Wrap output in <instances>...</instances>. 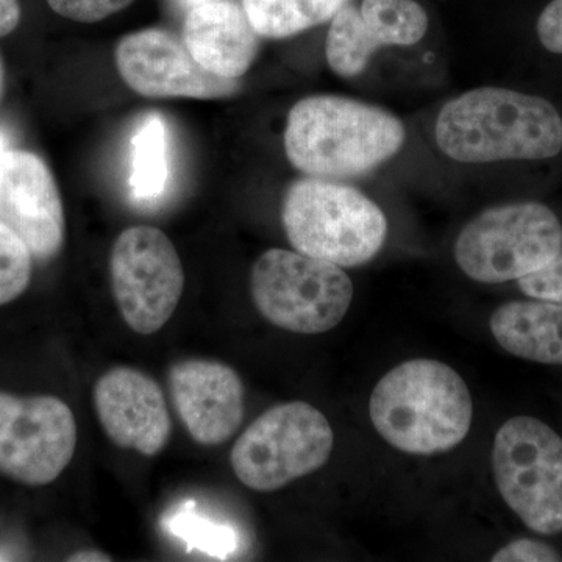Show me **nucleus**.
<instances>
[{
	"instance_id": "obj_11",
	"label": "nucleus",
	"mask_w": 562,
	"mask_h": 562,
	"mask_svg": "<svg viewBox=\"0 0 562 562\" xmlns=\"http://www.w3.org/2000/svg\"><path fill=\"white\" fill-rule=\"evenodd\" d=\"M122 80L144 98L225 99L236 94L238 81L203 69L176 36L158 29L131 33L117 43Z\"/></svg>"
},
{
	"instance_id": "obj_28",
	"label": "nucleus",
	"mask_w": 562,
	"mask_h": 562,
	"mask_svg": "<svg viewBox=\"0 0 562 562\" xmlns=\"http://www.w3.org/2000/svg\"><path fill=\"white\" fill-rule=\"evenodd\" d=\"M68 561L74 562H109L111 561L110 554L99 552V550H81L70 554Z\"/></svg>"
},
{
	"instance_id": "obj_9",
	"label": "nucleus",
	"mask_w": 562,
	"mask_h": 562,
	"mask_svg": "<svg viewBox=\"0 0 562 562\" xmlns=\"http://www.w3.org/2000/svg\"><path fill=\"white\" fill-rule=\"evenodd\" d=\"M111 290L122 319L138 335L160 331L184 290L183 265L160 228L136 225L117 236L110 255Z\"/></svg>"
},
{
	"instance_id": "obj_3",
	"label": "nucleus",
	"mask_w": 562,
	"mask_h": 562,
	"mask_svg": "<svg viewBox=\"0 0 562 562\" xmlns=\"http://www.w3.org/2000/svg\"><path fill=\"white\" fill-rule=\"evenodd\" d=\"M376 432L403 453L449 452L469 435L473 403L460 373L441 361L409 360L380 380L369 402Z\"/></svg>"
},
{
	"instance_id": "obj_5",
	"label": "nucleus",
	"mask_w": 562,
	"mask_h": 562,
	"mask_svg": "<svg viewBox=\"0 0 562 562\" xmlns=\"http://www.w3.org/2000/svg\"><path fill=\"white\" fill-rule=\"evenodd\" d=\"M255 306L281 330L321 335L341 324L353 299V284L341 266L301 251H265L250 273Z\"/></svg>"
},
{
	"instance_id": "obj_25",
	"label": "nucleus",
	"mask_w": 562,
	"mask_h": 562,
	"mask_svg": "<svg viewBox=\"0 0 562 562\" xmlns=\"http://www.w3.org/2000/svg\"><path fill=\"white\" fill-rule=\"evenodd\" d=\"M561 553L547 542L536 539H517L492 557V562H557Z\"/></svg>"
},
{
	"instance_id": "obj_30",
	"label": "nucleus",
	"mask_w": 562,
	"mask_h": 562,
	"mask_svg": "<svg viewBox=\"0 0 562 562\" xmlns=\"http://www.w3.org/2000/svg\"><path fill=\"white\" fill-rule=\"evenodd\" d=\"M10 150H13V147H11L9 132H7L5 128L0 127V158H2L3 155L9 154Z\"/></svg>"
},
{
	"instance_id": "obj_22",
	"label": "nucleus",
	"mask_w": 562,
	"mask_h": 562,
	"mask_svg": "<svg viewBox=\"0 0 562 562\" xmlns=\"http://www.w3.org/2000/svg\"><path fill=\"white\" fill-rule=\"evenodd\" d=\"M32 251L5 225L0 224V306L27 290L32 279Z\"/></svg>"
},
{
	"instance_id": "obj_26",
	"label": "nucleus",
	"mask_w": 562,
	"mask_h": 562,
	"mask_svg": "<svg viewBox=\"0 0 562 562\" xmlns=\"http://www.w3.org/2000/svg\"><path fill=\"white\" fill-rule=\"evenodd\" d=\"M536 32L543 49L562 55V0H552L542 10Z\"/></svg>"
},
{
	"instance_id": "obj_17",
	"label": "nucleus",
	"mask_w": 562,
	"mask_h": 562,
	"mask_svg": "<svg viewBox=\"0 0 562 562\" xmlns=\"http://www.w3.org/2000/svg\"><path fill=\"white\" fill-rule=\"evenodd\" d=\"M342 0H243L251 27L266 38H288L330 21Z\"/></svg>"
},
{
	"instance_id": "obj_29",
	"label": "nucleus",
	"mask_w": 562,
	"mask_h": 562,
	"mask_svg": "<svg viewBox=\"0 0 562 562\" xmlns=\"http://www.w3.org/2000/svg\"><path fill=\"white\" fill-rule=\"evenodd\" d=\"M206 2H214V0H169L173 10L180 11V13L184 14H187L191 9H194V7L202 5V3Z\"/></svg>"
},
{
	"instance_id": "obj_16",
	"label": "nucleus",
	"mask_w": 562,
	"mask_h": 562,
	"mask_svg": "<svg viewBox=\"0 0 562 562\" xmlns=\"http://www.w3.org/2000/svg\"><path fill=\"white\" fill-rule=\"evenodd\" d=\"M490 327L495 341L514 357L562 366V303H505L492 313Z\"/></svg>"
},
{
	"instance_id": "obj_31",
	"label": "nucleus",
	"mask_w": 562,
	"mask_h": 562,
	"mask_svg": "<svg viewBox=\"0 0 562 562\" xmlns=\"http://www.w3.org/2000/svg\"><path fill=\"white\" fill-rule=\"evenodd\" d=\"M3 79H5V76H3V65L2 60H0V95H2L3 91Z\"/></svg>"
},
{
	"instance_id": "obj_14",
	"label": "nucleus",
	"mask_w": 562,
	"mask_h": 562,
	"mask_svg": "<svg viewBox=\"0 0 562 562\" xmlns=\"http://www.w3.org/2000/svg\"><path fill=\"white\" fill-rule=\"evenodd\" d=\"M168 383L177 414L201 446H221L241 427L246 392L231 366L210 360L176 362Z\"/></svg>"
},
{
	"instance_id": "obj_23",
	"label": "nucleus",
	"mask_w": 562,
	"mask_h": 562,
	"mask_svg": "<svg viewBox=\"0 0 562 562\" xmlns=\"http://www.w3.org/2000/svg\"><path fill=\"white\" fill-rule=\"evenodd\" d=\"M50 9L66 20L92 24L120 13L135 0H47Z\"/></svg>"
},
{
	"instance_id": "obj_21",
	"label": "nucleus",
	"mask_w": 562,
	"mask_h": 562,
	"mask_svg": "<svg viewBox=\"0 0 562 562\" xmlns=\"http://www.w3.org/2000/svg\"><path fill=\"white\" fill-rule=\"evenodd\" d=\"M169 530L191 547L213 557L227 558L238 547V535L231 527L216 525L184 509L166 520Z\"/></svg>"
},
{
	"instance_id": "obj_2",
	"label": "nucleus",
	"mask_w": 562,
	"mask_h": 562,
	"mask_svg": "<svg viewBox=\"0 0 562 562\" xmlns=\"http://www.w3.org/2000/svg\"><path fill=\"white\" fill-rule=\"evenodd\" d=\"M403 140L405 127L394 114L341 95L295 103L284 128L288 160L316 179L368 173L394 157Z\"/></svg>"
},
{
	"instance_id": "obj_8",
	"label": "nucleus",
	"mask_w": 562,
	"mask_h": 562,
	"mask_svg": "<svg viewBox=\"0 0 562 562\" xmlns=\"http://www.w3.org/2000/svg\"><path fill=\"white\" fill-rule=\"evenodd\" d=\"M495 484L531 531H562V438L536 417H513L495 435Z\"/></svg>"
},
{
	"instance_id": "obj_15",
	"label": "nucleus",
	"mask_w": 562,
	"mask_h": 562,
	"mask_svg": "<svg viewBox=\"0 0 562 562\" xmlns=\"http://www.w3.org/2000/svg\"><path fill=\"white\" fill-rule=\"evenodd\" d=\"M183 43L203 69L238 80L258 54V33L241 7L231 0H214L188 11Z\"/></svg>"
},
{
	"instance_id": "obj_19",
	"label": "nucleus",
	"mask_w": 562,
	"mask_h": 562,
	"mask_svg": "<svg viewBox=\"0 0 562 562\" xmlns=\"http://www.w3.org/2000/svg\"><path fill=\"white\" fill-rule=\"evenodd\" d=\"M360 13L380 47L413 46L427 33V13L414 0H364Z\"/></svg>"
},
{
	"instance_id": "obj_7",
	"label": "nucleus",
	"mask_w": 562,
	"mask_h": 562,
	"mask_svg": "<svg viewBox=\"0 0 562 562\" xmlns=\"http://www.w3.org/2000/svg\"><path fill=\"white\" fill-rule=\"evenodd\" d=\"M333 446L335 432L319 409L281 403L251 422L233 446L231 462L244 486L273 492L324 468Z\"/></svg>"
},
{
	"instance_id": "obj_1",
	"label": "nucleus",
	"mask_w": 562,
	"mask_h": 562,
	"mask_svg": "<svg viewBox=\"0 0 562 562\" xmlns=\"http://www.w3.org/2000/svg\"><path fill=\"white\" fill-rule=\"evenodd\" d=\"M436 140L461 162L550 160L562 150V116L539 95L479 88L443 105Z\"/></svg>"
},
{
	"instance_id": "obj_27",
	"label": "nucleus",
	"mask_w": 562,
	"mask_h": 562,
	"mask_svg": "<svg viewBox=\"0 0 562 562\" xmlns=\"http://www.w3.org/2000/svg\"><path fill=\"white\" fill-rule=\"evenodd\" d=\"M20 0H0V38L10 35L20 25Z\"/></svg>"
},
{
	"instance_id": "obj_20",
	"label": "nucleus",
	"mask_w": 562,
	"mask_h": 562,
	"mask_svg": "<svg viewBox=\"0 0 562 562\" xmlns=\"http://www.w3.org/2000/svg\"><path fill=\"white\" fill-rule=\"evenodd\" d=\"M379 49V44L362 21L360 9L341 7L331 18L327 61L338 76L347 79L358 76Z\"/></svg>"
},
{
	"instance_id": "obj_13",
	"label": "nucleus",
	"mask_w": 562,
	"mask_h": 562,
	"mask_svg": "<svg viewBox=\"0 0 562 562\" xmlns=\"http://www.w3.org/2000/svg\"><path fill=\"white\" fill-rule=\"evenodd\" d=\"M94 406L103 431L121 449L155 457L172 431L160 384L133 368H114L94 384Z\"/></svg>"
},
{
	"instance_id": "obj_12",
	"label": "nucleus",
	"mask_w": 562,
	"mask_h": 562,
	"mask_svg": "<svg viewBox=\"0 0 562 562\" xmlns=\"http://www.w3.org/2000/svg\"><path fill=\"white\" fill-rule=\"evenodd\" d=\"M0 224L38 260H50L65 243L60 191L46 162L25 150L0 158Z\"/></svg>"
},
{
	"instance_id": "obj_6",
	"label": "nucleus",
	"mask_w": 562,
	"mask_h": 562,
	"mask_svg": "<svg viewBox=\"0 0 562 562\" xmlns=\"http://www.w3.org/2000/svg\"><path fill=\"white\" fill-rule=\"evenodd\" d=\"M562 251V225L549 206L509 203L483 211L454 244V260L480 283L519 280Z\"/></svg>"
},
{
	"instance_id": "obj_4",
	"label": "nucleus",
	"mask_w": 562,
	"mask_h": 562,
	"mask_svg": "<svg viewBox=\"0 0 562 562\" xmlns=\"http://www.w3.org/2000/svg\"><path fill=\"white\" fill-rule=\"evenodd\" d=\"M281 221L295 250L341 268L371 261L387 235L376 203L355 188L316 177L291 184Z\"/></svg>"
},
{
	"instance_id": "obj_18",
	"label": "nucleus",
	"mask_w": 562,
	"mask_h": 562,
	"mask_svg": "<svg viewBox=\"0 0 562 562\" xmlns=\"http://www.w3.org/2000/svg\"><path fill=\"white\" fill-rule=\"evenodd\" d=\"M169 180L168 131L160 114H147L132 139L131 187L139 201L160 198Z\"/></svg>"
},
{
	"instance_id": "obj_10",
	"label": "nucleus",
	"mask_w": 562,
	"mask_h": 562,
	"mask_svg": "<svg viewBox=\"0 0 562 562\" xmlns=\"http://www.w3.org/2000/svg\"><path fill=\"white\" fill-rule=\"evenodd\" d=\"M74 413L52 395L0 392V472L27 486L55 482L76 453Z\"/></svg>"
},
{
	"instance_id": "obj_24",
	"label": "nucleus",
	"mask_w": 562,
	"mask_h": 562,
	"mask_svg": "<svg viewBox=\"0 0 562 562\" xmlns=\"http://www.w3.org/2000/svg\"><path fill=\"white\" fill-rule=\"evenodd\" d=\"M517 281L528 297L562 303V251L549 265Z\"/></svg>"
}]
</instances>
